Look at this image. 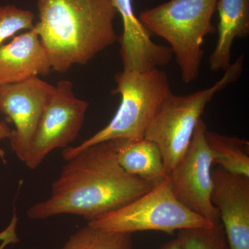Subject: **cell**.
<instances>
[{
	"label": "cell",
	"instance_id": "cell-1",
	"mask_svg": "<svg viewBox=\"0 0 249 249\" xmlns=\"http://www.w3.org/2000/svg\"><path fill=\"white\" fill-rule=\"evenodd\" d=\"M117 140L98 142L66 160L50 196L32 205L29 219L73 214L88 222L122 207L155 184L126 173L116 159Z\"/></svg>",
	"mask_w": 249,
	"mask_h": 249
},
{
	"label": "cell",
	"instance_id": "cell-2",
	"mask_svg": "<svg viewBox=\"0 0 249 249\" xmlns=\"http://www.w3.org/2000/svg\"><path fill=\"white\" fill-rule=\"evenodd\" d=\"M37 6L34 29L58 73L88 63L119 39L111 0H37Z\"/></svg>",
	"mask_w": 249,
	"mask_h": 249
},
{
	"label": "cell",
	"instance_id": "cell-3",
	"mask_svg": "<svg viewBox=\"0 0 249 249\" xmlns=\"http://www.w3.org/2000/svg\"><path fill=\"white\" fill-rule=\"evenodd\" d=\"M217 1L170 0L139 14V20L150 34L169 43L186 84L199 77L205 37L216 31L212 18Z\"/></svg>",
	"mask_w": 249,
	"mask_h": 249
},
{
	"label": "cell",
	"instance_id": "cell-4",
	"mask_svg": "<svg viewBox=\"0 0 249 249\" xmlns=\"http://www.w3.org/2000/svg\"><path fill=\"white\" fill-rule=\"evenodd\" d=\"M113 94H119L121 104L115 115L102 129L77 146L67 147L62 157L67 160L77 152L98 142L144 139L145 131L165 99L173 93L164 70H123L116 73Z\"/></svg>",
	"mask_w": 249,
	"mask_h": 249
},
{
	"label": "cell",
	"instance_id": "cell-5",
	"mask_svg": "<svg viewBox=\"0 0 249 249\" xmlns=\"http://www.w3.org/2000/svg\"><path fill=\"white\" fill-rule=\"evenodd\" d=\"M243 62L244 55H240L210 88L185 96L170 93L156 113L144 139L160 149L168 176L188 150L208 103L216 93L240 78Z\"/></svg>",
	"mask_w": 249,
	"mask_h": 249
},
{
	"label": "cell",
	"instance_id": "cell-6",
	"mask_svg": "<svg viewBox=\"0 0 249 249\" xmlns=\"http://www.w3.org/2000/svg\"><path fill=\"white\" fill-rule=\"evenodd\" d=\"M88 224L106 231L132 234L156 231L169 235L177 231L214 225L178 200L168 177L134 200Z\"/></svg>",
	"mask_w": 249,
	"mask_h": 249
},
{
	"label": "cell",
	"instance_id": "cell-7",
	"mask_svg": "<svg viewBox=\"0 0 249 249\" xmlns=\"http://www.w3.org/2000/svg\"><path fill=\"white\" fill-rule=\"evenodd\" d=\"M89 103L79 99L69 80L55 86L39 121L24 163L35 170L51 152L74 142L84 123Z\"/></svg>",
	"mask_w": 249,
	"mask_h": 249
},
{
	"label": "cell",
	"instance_id": "cell-8",
	"mask_svg": "<svg viewBox=\"0 0 249 249\" xmlns=\"http://www.w3.org/2000/svg\"><path fill=\"white\" fill-rule=\"evenodd\" d=\"M207 127L202 120L196 126L188 150L170 172L174 196L188 209L213 224L220 222L219 212L211 201L212 154L206 138Z\"/></svg>",
	"mask_w": 249,
	"mask_h": 249
},
{
	"label": "cell",
	"instance_id": "cell-9",
	"mask_svg": "<svg viewBox=\"0 0 249 249\" xmlns=\"http://www.w3.org/2000/svg\"><path fill=\"white\" fill-rule=\"evenodd\" d=\"M55 86L38 76L0 85V113L13 123L9 137L13 151L24 162L41 116Z\"/></svg>",
	"mask_w": 249,
	"mask_h": 249
},
{
	"label": "cell",
	"instance_id": "cell-10",
	"mask_svg": "<svg viewBox=\"0 0 249 249\" xmlns=\"http://www.w3.org/2000/svg\"><path fill=\"white\" fill-rule=\"evenodd\" d=\"M211 201L230 249H249V178L218 166L212 169Z\"/></svg>",
	"mask_w": 249,
	"mask_h": 249
},
{
	"label": "cell",
	"instance_id": "cell-11",
	"mask_svg": "<svg viewBox=\"0 0 249 249\" xmlns=\"http://www.w3.org/2000/svg\"><path fill=\"white\" fill-rule=\"evenodd\" d=\"M111 1L124 25L120 39L124 70L142 72L166 66L173 57L171 49L152 40L151 34L134 14L132 0Z\"/></svg>",
	"mask_w": 249,
	"mask_h": 249
},
{
	"label": "cell",
	"instance_id": "cell-12",
	"mask_svg": "<svg viewBox=\"0 0 249 249\" xmlns=\"http://www.w3.org/2000/svg\"><path fill=\"white\" fill-rule=\"evenodd\" d=\"M52 71L48 54L34 28L0 47V85L47 76Z\"/></svg>",
	"mask_w": 249,
	"mask_h": 249
},
{
	"label": "cell",
	"instance_id": "cell-13",
	"mask_svg": "<svg viewBox=\"0 0 249 249\" xmlns=\"http://www.w3.org/2000/svg\"><path fill=\"white\" fill-rule=\"evenodd\" d=\"M218 38L209 58L211 71H225L231 64V49L237 38L249 35V0H218Z\"/></svg>",
	"mask_w": 249,
	"mask_h": 249
},
{
	"label": "cell",
	"instance_id": "cell-14",
	"mask_svg": "<svg viewBox=\"0 0 249 249\" xmlns=\"http://www.w3.org/2000/svg\"><path fill=\"white\" fill-rule=\"evenodd\" d=\"M116 140V159L126 173L155 185L168 178L160 149L151 141Z\"/></svg>",
	"mask_w": 249,
	"mask_h": 249
},
{
	"label": "cell",
	"instance_id": "cell-15",
	"mask_svg": "<svg viewBox=\"0 0 249 249\" xmlns=\"http://www.w3.org/2000/svg\"><path fill=\"white\" fill-rule=\"evenodd\" d=\"M206 138L213 164L235 175L249 178V142L237 136L206 130Z\"/></svg>",
	"mask_w": 249,
	"mask_h": 249
},
{
	"label": "cell",
	"instance_id": "cell-16",
	"mask_svg": "<svg viewBox=\"0 0 249 249\" xmlns=\"http://www.w3.org/2000/svg\"><path fill=\"white\" fill-rule=\"evenodd\" d=\"M60 249H134L132 234L106 231L87 224Z\"/></svg>",
	"mask_w": 249,
	"mask_h": 249
},
{
	"label": "cell",
	"instance_id": "cell-17",
	"mask_svg": "<svg viewBox=\"0 0 249 249\" xmlns=\"http://www.w3.org/2000/svg\"><path fill=\"white\" fill-rule=\"evenodd\" d=\"M181 249H230L222 223L179 231Z\"/></svg>",
	"mask_w": 249,
	"mask_h": 249
},
{
	"label": "cell",
	"instance_id": "cell-18",
	"mask_svg": "<svg viewBox=\"0 0 249 249\" xmlns=\"http://www.w3.org/2000/svg\"><path fill=\"white\" fill-rule=\"evenodd\" d=\"M34 19L35 15L29 10L11 4L0 6V47L18 31L33 29Z\"/></svg>",
	"mask_w": 249,
	"mask_h": 249
},
{
	"label": "cell",
	"instance_id": "cell-19",
	"mask_svg": "<svg viewBox=\"0 0 249 249\" xmlns=\"http://www.w3.org/2000/svg\"><path fill=\"white\" fill-rule=\"evenodd\" d=\"M17 222V219H13L7 229L0 233V240L2 241V243L0 245V249H4L9 244L16 243L19 241L16 232Z\"/></svg>",
	"mask_w": 249,
	"mask_h": 249
},
{
	"label": "cell",
	"instance_id": "cell-20",
	"mask_svg": "<svg viewBox=\"0 0 249 249\" xmlns=\"http://www.w3.org/2000/svg\"><path fill=\"white\" fill-rule=\"evenodd\" d=\"M159 249H181V244L179 239L178 237L173 240L166 242L164 245L161 246Z\"/></svg>",
	"mask_w": 249,
	"mask_h": 249
},
{
	"label": "cell",
	"instance_id": "cell-21",
	"mask_svg": "<svg viewBox=\"0 0 249 249\" xmlns=\"http://www.w3.org/2000/svg\"><path fill=\"white\" fill-rule=\"evenodd\" d=\"M11 130L6 125V124L0 122V140L4 139H9Z\"/></svg>",
	"mask_w": 249,
	"mask_h": 249
},
{
	"label": "cell",
	"instance_id": "cell-22",
	"mask_svg": "<svg viewBox=\"0 0 249 249\" xmlns=\"http://www.w3.org/2000/svg\"><path fill=\"white\" fill-rule=\"evenodd\" d=\"M0 158L2 160L4 163H6V160H5V152L2 149L0 148Z\"/></svg>",
	"mask_w": 249,
	"mask_h": 249
}]
</instances>
